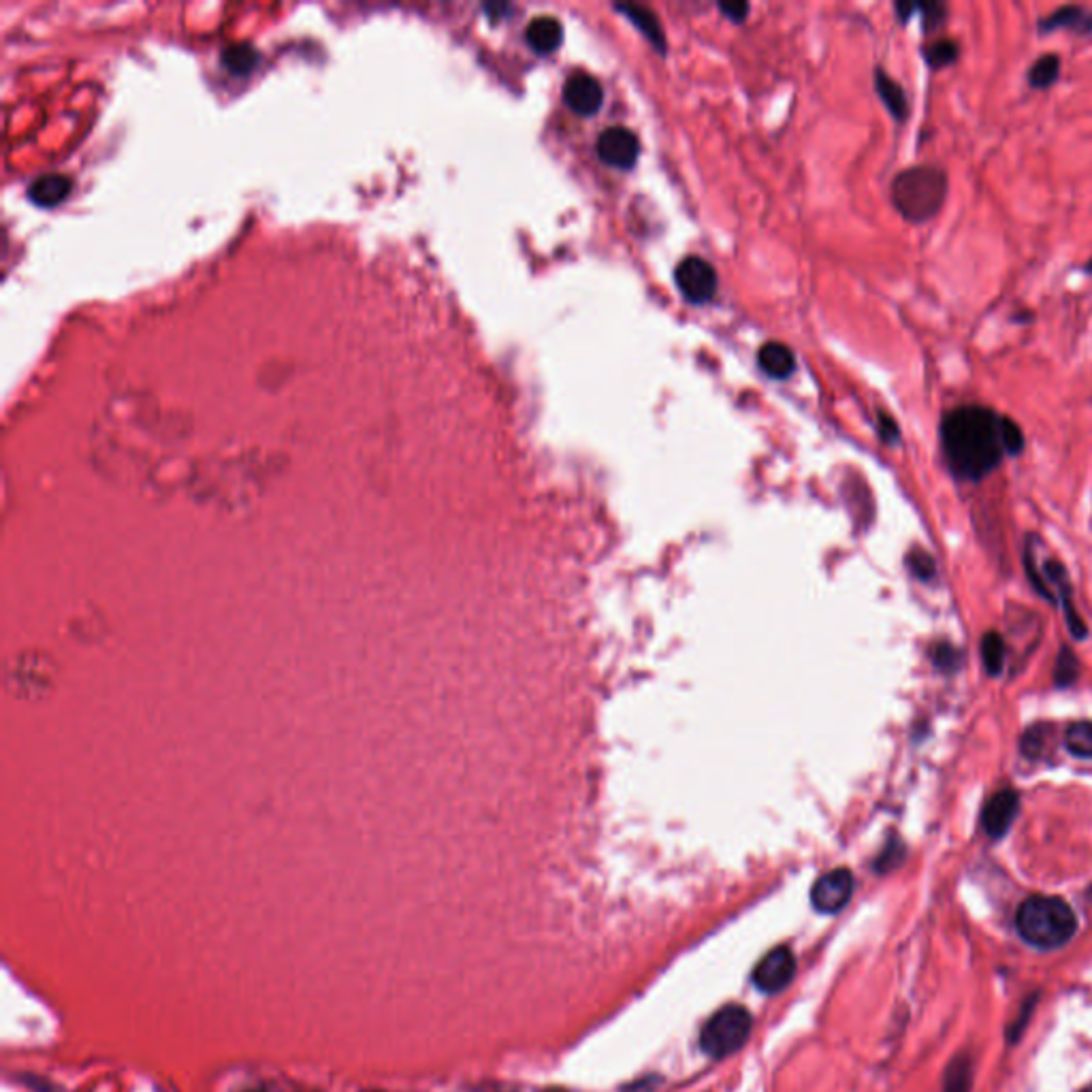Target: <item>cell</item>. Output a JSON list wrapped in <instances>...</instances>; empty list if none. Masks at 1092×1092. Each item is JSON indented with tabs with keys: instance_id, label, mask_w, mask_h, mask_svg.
I'll return each instance as SVG.
<instances>
[{
	"instance_id": "6da1fadb",
	"label": "cell",
	"mask_w": 1092,
	"mask_h": 1092,
	"mask_svg": "<svg viewBox=\"0 0 1092 1092\" xmlns=\"http://www.w3.org/2000/svg\"><path fill=\"white\" fill-rule=\"evenodd\" d=\"M941 450L950 471L960 480H982L995 471L1007 455L1024 448L1020 425L995 408L964 403L943 414Z\"/></svg>"
},
{
	"instance_id": "7a4b0ae2",
	"label": "cell",
	"mask_w": 1092,
	"mask_h": 1092,
	"mask_svg": "<svg viewBox=\"0 0 1092 1092\" xmlns=\"http://www.w3.org/2000/svg\"><path fill=\"white\" fill-rule=\"evenodd\" d=\"M1020 937L1039 950H1056L1073 937L1077 918L1058 896H1029L1016 914Z\"/></svg>"
},
{
	"instance_id": "3957f363",
	"label": "cell",
	"mask_w": 1092,
	"mask_h": 1092,
	"mask_svg": "<svg viewBox=\"0 0 1092 1092\" xmlns=\"http://www.w3.org/2000/svg\"><path fill=\"white\" fill-rule=\"evenodd\" d=\"M948 197V175L939 167L918 165L900 171L892 182V203L909 222H928Z\"/></svg>"
},
{
	"instance_id": "277c9868",
	"label": "cell",
	"mask_w": 1092,
	"mask_h": 1092,
	"mask_svg": "<svg viewBox=\"0 0 1092 1092\" xmlns=\"http://www.w3.org/2000/svg\"><path fill=\"white\" fill-rule=\"evenodd\" d=\"M753 1029V1016L742 1005H726L715 1011L700 1033V1048L715 1061L738 1052L747 1043Z\"/></svg>"
},
{
	"instance_id": "5b68a950",
	"label": "cell",
	"mask_w": 1092,
	"mask_h": 1092,
	"mask_svg": "<svg viewBox=\"0 0 1092 1092\" xmlns=\"http://www.w3.org/2000/svg\"><path fill=\"white\" fill-rule=\"evenodd\" d=\"M674 280L685 297L694 303L711 301L717 290V274L711 263L700 256H688L679 263Z\"/></svg>"
},
{
	"instance_id": "8992f818",
	"label": "cell",
	"mask_w": 1092,
	"mask_h": 1092,
	"mask_svg": "<svg viewBox=\"0 0 1092 1092\" xmlns=\"http://www.w3.org/2000/svg\"><path fill=\"white\" fill-rule=\"evenodd\" d=\"M794 973H796L794 954L790 952V948L781 945V948H774L764 956L756 969H753L751 979H753V986L762 990V993L774 995L790 986Z\"/></svg>"
},
{
	"instance_id": "52a82bcc",
	"label": "cell",
	"mask_w": 1092,
	"mask_h": 1092,
	"mask_svg": "<svg viewBox=\"0 0 1092 1092\" xmlns=\"http://www.w3.org/2000/svg\"><path fill=\"white\" fill-rule=\"evenodd\" d=\"M853 894V875L849 869H835L821 875L810 890V903L819 914H839Z\"/></svg>"
},
{
	"instance_id": "ba28073f",
	"label": "cell",
	"mask_w": 1092,
	"mask_h": 1092,
	"mask_svg": "<svg viewBox=\"0 0 1092 1092\" xmlns=\"http://www.w3.org/2000/svg\"><path fill=\"white\" fill-rule=\"evenodd\" d=\"M598 154L606 165L617 169H629L638 161L640 143L636 134L629 129L611 127L600 134Z\"/></svg>"
},
{
	"instance_id": "9c48e42d",
	"label": "cell",
	"mask_w": 1092,
	"mask_h": 1092,
	"mask_svg": "<svg viewBox=\"0 0 1092 1092\" xmlns=\"http://www.w3.org/2000/svg\"><path fill=\"white\" fill-rule=\"evenodd\" d=\"M564 98L579 116H593L604 103V90L589 73H574L564 86Z\"/></svg>"
},
{
	"instance_id": "30bf717a",
	"label": "cell",
	"mask_w": 1092,
	"mask_h": 1092,
	"mask_svg": "<svg viewBox=\"0 0 1092 1092\" xmlns=\"http://www.w3.org/2000/svg\"><path fill=\"white\" fill-rule=\"evenodd\" d=\"M1018 809H1020V798L1013 790H1000L990 798L982 813V824L984 830L988 832V837L993 839L1005 837L1013 824V819L1018 815Z\"/></svg>"
},
{
	"instance_id": "8fae6325",
	"label": "cell",
	"mask_w": 1092,
	"mask_h": 1092,
	"mask_svg": "<svg viewBox=\"0 0 1092 1092\" xmlns=\"http://www.w3.org/2000/svg\"><path fill=\"white\" fill-rule=\"evenodd\" d=\"M1058 28L1075 30L1079 35H1088L1092 32V9L1079 7V5H1065L1061 9L1052 11L1048 18L1039 21V30L1052 32Z\"/></svg>"
},
{
	"instance_id": "7c38bea8",
	"label": "cell",
	"mask_w": 1092,
	"mask_h": 1092,
	"mask_svg": "<svg viewBox=\"0 0 1092 1092\" xmlns=\"http://www.w3.org/2000/svg\"><path fill=\"white\" fill-rule=\"evenodd\" d=\"M525 37L527 43L532 45V50L538 54H550L555 52L561 41H564V26H561V21L550 18V16H543V18H536L529 21V26L525 30Z\"/></svg>"
},
{
	"instance_id": "4fadbf2b",
	"label": "cell",
	"mask_w": 1092,
	"mask_h": 1092,
	"mask_svg": "<svg viewBox=\"0 0 1092 1092\" xmlns=\"http://www.w3.org/2000/svg\"><path fill=\"white\" fill-rule=\"evenodd\" d=\"M758 363L760 367L767 371L771 378L776 380H783L787 378L794 371L796 367V358L794 353L787 348L785 344L779 342H769L760 348L758 353Z\"/></svg>"
},
{
	"instance_id": "5bb4252c",
	"label": "cell",
	"mask_w": 1092,
	"mask_h": 1092,
	"mask_svg": "<svg viewBox=\"0 0 1092 1092\" xmlns=\"http://www.w3.org/2000/svg\"><path fill=\"white\" fill-rule=\"evenodd\" d=\"M71 193V179L62 173H48L30 184L28 195L39 206H56Z\"/></svg>"
},
{
	"instance_id": "9a60e30c",
	"label": "cell",
	"mask_w": 1092,
	"mask_h": 1092,
	"mask_svg": "<svg viewBox=\"0 0 1092 1092\" xmlns=\"http://www.w3.org/2000/svg\"><path fill=\"white\" fill-rule=\"evenodd\" d=\"M875 88H877V94H880L885 103L887 111H890L898 122H903L909 116V100L905 90L882 69L875 71Z\"/></svg>"
},
{
	"instance_id": "2e32d148",
	"label": "cell",
	"mask_w": 1092,
	"mask_h": 1092,
	"mask_svg": "<svg viewBox=\"0 0 1092 1092\" xmlns=\"http://www.w3.org/2000/svg\"><path fill=\"white\" fill-rule=\"evenodd\" d=\"M1061 75V58L1056 54H1045L1033 62L1029 69V86L1033 90L1050 88Z\"/></svg>"
},
{
	"instance_id": "e0dca14e",
	"label": "cell",
	"mask_w": 1092,
	"mask_h": 1092,
	"mask_svg": "<svg viewBox=\"0 0 1092 1092\" xmlns=\"http://www.w3.org/2000/svg\"><path fill=\"white\" fill-rule=\"evenodd\" d=\"M619 11L632 19L634 24L651 39L653 45H658L659 50H663V45H666V41H663V30L659 26L658 18L653 16L651 11H647L643 7H634V5H621V7H619Z\"/></svg>"
},
{
	"instance_id": "ac0fdd59",
	"label": "cell",
	"mask_w": 1092,
	"mask_h": 1092,
	"mask_svg": "<svg viewBox=\"0 0 1092 1092\" xmlns=\"http://www.w3.org/2000/svg\"><path fill=\"white\" fill-rule=\"evenodd\" d=\"M1005 643L1000 634L988 632L982 640V661L990 677H998L1005 666Z\"/></svg>"
},
{
	"instance_id": "d6986e66",
	"label": "cell",
	"mask_w": 1092,
	"mask_h": 1092,
	"mask_svg": "<svg viewBox=\"0 0 1092 1092\" xmlns=\"http://www.w3.org/2000/svg\"><path fill=\"white\" fill-rule=\"evenodd\" d=\"M922 52H924V58L932 66V69H943V66H950V64L959 60L960 45H959V41L945 37V39L932 41Z\"/></svg>"
},
{
	"instance_id": "ffe728a7",
	"label": "cell",
	"mask_w": 1092,
	"mask_h": 1092,
	"mask_svg": "<svg viewBox=\"0 0 1092 1092\" xmlns=\"http://www.w3.org/2000/svg\"><path fill=\"white\" fill-rule=\"evenodd\" d=\"M1065 747L1077 758H1092V722H1075L1065 732Z\"/></svg>"
},
{
	"instance_id": "44dd1931",
	"label": "cell",
	"mask_w": 1092,
	"mask_h": 1092,
	"mask_svg": "<svg viewBox=\"0 0 1092 1092\" xmlns=\"http://www.w3.org/2000/svg\"><path fill=\"white\" fill-rule=\"evenodd\" d=\"M256 62V54L247 43H235L231 48L224 50V64L231 71H250V66Z\"/></svg>"
},
{
	"instance_id": "7402d4cb",
	"label": "cell",
	"mask_w": 1092,
	"mask_h": 1092,
	"mask_svg": "<svg viewBox=\"0 0 1092 1092\" xmlns=\"http://www.w3.org/2000/svg\"><path fill=\"white\" fill-rule=\"evenodd\" d=\"M1056 683L1061 685V688H1067V685H1072L1077 679V659L1069 647H1063L1061 653H1058V659H1056Z\"/></svg>"
},
{
	"instance_id": "603a6c76",
	"label": "cell",
	"mask_w": 1092,
	"mask_h": 1092,
	"mask_svg": "<svg viewBox=\"0 0 1092 1092\" xmlns=\"http://www.w3.org/2000/svg\"><path fill=\"white\" fill-rule=\"evenodd\" d=\"M971 1069L969 1063L962 1061H954L952 1069L948 1072V1079H945V1092H969L971 1086Z\"/></svg>"
},
{
	"instance_id": "cb8c5ba5",
	"label": "cell",
	"mask_w": 1092,
	"mask_h": 1092,
	"mask_svg": "<svg viewBox=\"0 0 1092 1092\" xmlns=\"http://www.w3.org/2000/svg\"><path fill=\"white\" fill-rule=\"evenodd\" d=\"M918 11H922V19H924V30H937L939 26L945 24V18H948V7L941 5V3H928V5H922L918 7Z\"/></svg>"
},
{
	"instance_id": "d4e9b609",
	"label": "cell",
	"mask_w": 1092,
	"mask_h": 1092,
	"mask_svg": "<svg viewBox=\"0 0 1092 1092\" xmlns=\"http://www.w3.org/2000/svg\"><path fill=\"white\" fill-rule=\"evenodd\" d=\"M1045 742V730L1043 728H1031L1027 734L1022 736V751L1031 758H1037Z\"/></svg>"
},
{
	"instance_id": "484cf974",
	"label": "cell",
	"mask_w": 1092,
	"mask_h": 1092,
	"mask_svg": "<svg viewBox=\"0 0 1092 1092\" xmlns=\"http://www.w3.org/2000/svg\"><path fill=\"white\" fill-rule=\"evenodd\" d=\"M909 568H911V572H914L916 577L922 579V581L932 579V577H934V570H937V568H934L932 557L926 555V553L911 555V557H909Z\"/></svg>"
},
{
	"instance_id": "4316f807",
	"label": "cell",
	"mask_w": 1092,
	"mask_h": 1092,
	"mask_svg": "<svg viewBox=\"0 0 1092 1092\" xmlns=\"http://www.w3.org/2000/svg\"><path fill=\"white\" fill-rule=\"evenodd\" d=\"M880 432H882V437L887 444L898 442V437H900L898 427L887 414H880Z\"/></svg>"
},
{
	"instance_id": "83f0119b",
	"label": "cell",
	"mask_w": 1092,
	"mask_h": 1092,
	"mask_svg": "<svg viewBox=\"0 0 1092 1092\" xmlns=\"http://www.w3.org/2000/svg\"><path fill=\"white\" fill-rule=\"evenodd\" d=\"M719 9H722V11H724V14H726L728 18H732V19H734V21H742V19H745L747 11H749V7H747V5H742V3L719 5Z\"/></svg>"
},
{
	"instance_id": "f1b7e54d",
	"label": "cell",
	"mask_w": 1092,
	"mask_h": 1092,
	"mask_svg": "<svg viewBox=\"0 0 1092 1092\" xmlns=\"http://www.w3.org/2000/svg\"><path fill=\"white\" fill-rule=\"evenodd\" d=\"M1082 1092H1092V1084H1090V1086H1086V1088H1084Z\"/></svg>"
},
{
	"instance_id": "f546056e",
	"label": "cell",
	"mask_w": 1092,
	"mask_h": 1092,
	"mask_svg": "<svg viewBox=\"0 0 1092 1092\" xmlns=\"http://www.w3.org/2000/svg\"><path fill=\"white\" fill-rule=\"evenodd\" d=\"M247 1092H263V1090H247Z\"/></svg>"
}]
</instances>
